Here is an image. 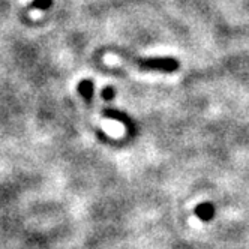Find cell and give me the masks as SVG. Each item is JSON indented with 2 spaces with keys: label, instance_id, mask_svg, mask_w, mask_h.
<instances>
[{
  "label": "cell",
  "instance_id": "obj_4",
  "mask_svg": "<svg viewBox=\"0 0 249 249\" xmlns=\"http://www.w3.org/2000/svg\"><path fill=\"white\" fill-rule=\"evenodd\" d=\"M104 116L111 117V119H116V120H120V122H124L126 124H129L128 117L124 116V114H122V113H119V111H116V110H104Z\"/></svg>",
  "mask_w": 249,
  "mask_h": 249
},
{
  "label": "cell",
  "instance_id": "obj_6",
  "mask_svg": "<svg viewBox=\"0 0 249 249\" xmlns=\"http://www.w3.org/2000/svg\"><path fill=\"white\" fill-rule=\"evenodd\" d=\"M113 96H114V89L113 87H105L104 90H102V98L105 99V101H111L113 99Z\"/></svg>",
  "mask_w": 249,
  "mask_h": 249
},
{
  "label": "cell",
  "instance_id": "obj_2",
  "mask_svg": "<svg viewBox=\"0 0 249 249\" xmlns=\"http://www.w3.org/2000/svg\"><path fill=\"white\" fill-rule=\"evenodd\" d=\"M78 92L81 93V96L86 101H90L92 99V95H93V83L90 80H83L78 84Z\"/></svg>",
  "mask_w": 249,
  "mask_h": 249
},
{
  "label": "cell",
  "instance_id": "obj_1",
  "mask_svg": "<svg viewBox=\"0 0 249 249\" xmlns=\"http://www.w3.org/2000/svg\"><path fill=\"white\" fill-rule=\"evenodd\" d=\"M120 56L124 59H128L134 65H138L140 68L144 69H155V71H164V72H173L177 68H179V62L171 57H162V59H137V57H129L126 53H119Z\"/></svg>",
  "mask_w": 249,
  "mask_h": 249
},
{
  "label": "cell",
  "instance_id": "obj_3",
  "mask_svg": "<svg viewBox=\"0 0 249 249\" xmlns=\"http://www.w3.org/2000/svg\"><path fill=\"white\" fill-rule=\"evenodd\" d=\"M195 215L201 219H210L213 215V206L212 204H200L197 209H195Z\"/></svg>",
  "mask_w": 249,
  "mask_h": 249
},
{
  "label": "cell",
  "instance_id": "obj_5",
  "mask_svg": "<svg viewBox=\"0 0 249 249\" xmlns=\"http://www.w3.org/2000/svg\"><path fill=\"white\" fill-rule=\"evenodd\" d=\"M51 5V0H35L32 8H38V9H47Z\"/></svg>",
  "mask_w": 249,
  "mask_h": 249
}]
</instances>
